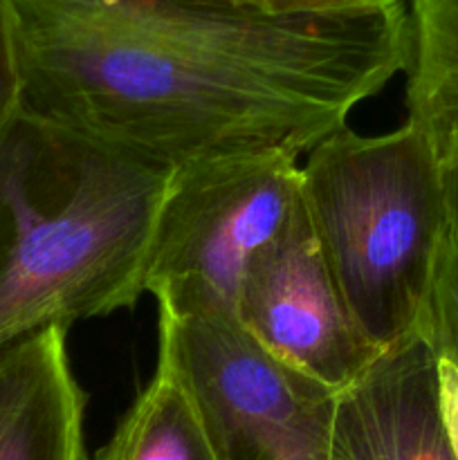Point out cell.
Listing matches in <instances>:
<instances>
[{"label":"cell","instance_id":"obj_2","mask_svg":"<svg viewBox=\"0 0 458 460\" xmlns=\"http://www.w3.org/2000/svg\"><path fill=\"white\" fill-rule=\"evenodd\" d=\"M169 178L22 103L0 121V355L146 295Z\"/></svg>","mask_w":458,"mask_h":460},{"label":"cell","instance_id":"obj_9","mask_svg":"<svg viewBox=\"0 0 458 460\" xmlns=\"http://www.w3.org/2000/svg\"><path fill=\"white\" fill-rule=\"evenodd\" d=\"M88 460H225L200 400L162 332L151 380Z\"/></svg>","mask_w":458,"mask_h":460},{"label":"cell","instance_id":"obj_14","mask_svg":"<svg viewBox=\"0 0 458 460\" xmlns=\"http://www.w3.org/2000/svg\"><path fill=\"white\" fill-rule=\"evenodd\" d=\"M449 196H452V214L454 223L458 227V171H449Z\"/></svg>","mask_w":458,"mask_h":460},{"label":"cell","instance_id":"obj_4","mask_svg":"<svg viewBox=\"0 0 458 460\" xmlns=\"http://www.w3.org/2000/svg\"><path fill=\"white\" fill-rule=\"evenodd\" d=\"M299 211L301 157L283 148L225 153L171 171L144 292L178 319L236 322L251 265Z\"/></svg>","mask_w":458,"mask_h":460},{"label":"cell","instance_id":"obj_12","mask_svg":"<svg viewBox=\"0 0 458 460\" xmlns=\"http://www.w3.org/2000/svg\"><path fill=\"white\" fill-rule=\"evenodd\" d=\"M22 102L21 57L12 0H0V121Z\"/></svg>","mask_w":458,"mask_h":460},{"label":"cell","instance_id":"obj_6","mask_svg":"<svg viewBox=\"0 0 458 460\" xmlns=\"http://www.w3.org/2000/svg\"><path fill=\"white\" fill-rule=\"evenodd\" d=\"M236 322L272 358L335 394L382 355L350 314L304 205L290 229L251 265Z\"/></svg>","mask_w":458,"mask_h":460},{"label":"cell","instance_id":"obj_1","mask_svg":"<svg viewBox=\"0 0 458 460\" xmlns=\"http://www.w3.org/2000/svg\"><path fill=\"white\" fill-rule=\"evenodd\" d=\"M22 106L162 171L305 155L411 57L404 0L265 12L229 0H12Z\"/></svg>","mask_w":458,"mask_h":460},{"label":"cell","instance_id":"obj_7","mask_svg":"<svg viewBox=\"0 0 458 460\" xmlns=\"http://www.w3.org/2000/svg\"><path fill=\"white\" fill-rule=\"evenodd\" d=\"M328 460H458L427 337L382 353L337 394Z\"/></svg>","mask_w":458,"mask_h":460},{"label":"cell","instance_id":"obj_11","mask_svg":"<svg viewBox=\"0 0 458 460\" xmlns=\"http://www.w3.org/2000/svg\"><path fill=\"white\" fill-rule=\"evenodd\" d=\"M427 340L434 349L438 368L440 413L458 458V227L454 220L436 281Z\"/></svg>","mask_w":458,"mask_h":460},{"label":"cell","instance_id":"obj_5","mask_svg":"<svg viewBox=\"0 0 458 460\" xmlns=\"http://www.w3.org/2000/svg\"><path fill=\"white\" fill-rule=\"evenodd\" d=\"M225 460H328L335 391L292 371L236 322L160 310Z\"/></svg>","mask_w":458,"mask_h":460},{"label":"cell","instance_id":"obj_13","mask_svg":"<svg viewBox=\"0 0 458 460\" xmlns=\"http://www.w3.org/2000/svg\"><path fill=\"white\" fill-rule=\"evenodd\" d=\"M229 3L259 7L265 12H326V9L366 7L384 0H229Z\"/></svg>","mask_w":458,"mask_h":460},{"label":"cell","instance_id":"obj_10","mask_svg":"<svg viewBox=\"0 0 458 460\" xmlns=\"http://www.w3.org/2000/svg\"><path fill=\"white\" fill-rule=\"evenodd\" d=\"M407 121L445 171H458V0H411Z\"/></svg>","mask_w":458,"mask_h":460},{"label":"cell","instance_id":"obj_3","mask_svg":"<svg viewBox=\"0 0 458 460\" xmlns=\"http://www.w3.org/2000/svg\"><path fill=\"white\" fill-rule=\"evenodd\" d=\"M301 205L368 344L389 353L427 337L454 218L449 175L420 130L332 133L301 162Z\"/></svg>","mask_w":458,"mask_h":460},{"label":"cell","instance_id":"obj_8","mask_svg":"<svg viewBox=\"0 0 458 460\" xmlns=\"http://www.w3.org/2000/svg\"><path fill=\"white\" fill-rule=\"evenodd\" d=\"M66 332L49 328L0 355V460H85V395Z\"/></svg>","mask_w":458,"mask_h":460}]
</instances>
